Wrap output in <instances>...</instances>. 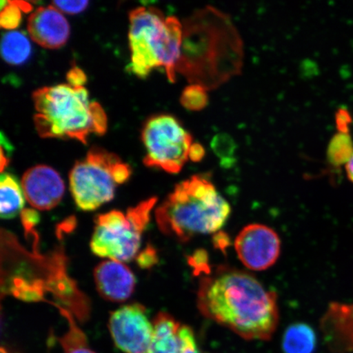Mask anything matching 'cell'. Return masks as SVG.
I'll use <instances>...</instances> for the list:
<instances>
[{"label": "cell", "instance_id": "6da1fadb", "mask_svg": "<svg viewBox=\"0 0 353 353\" xmlns=\"http://www.w3.org/2000/svg\"><path fill=\"white\" fill-rule=\"evenodd\" d=\"M196 300L203 316L245 341H269L279 322L276 293L235 268L221 266L203 277Z\"/></svg>", "mask_w": 353, "mask_h": 353}, {"label": "cell", "instance_id": "7a4b0ae2", "mask_svg": "<svg viewBox=\"0 0 353 353\" xmlns=\"http://www.w3.org/2000/svg\"><path fill=\"white\" fill-rule=\"evenodd\" d=\"M182 54L176 72L207 90L241 72L243 42L230 17L208 6L185 20Z\"/></svg>", "mask_w": 353, "mask_h": 353}, {"label": "cell", "instance_id": "3957f363", "mask_svg": "<svg viewBox=\"0 0 353 353\" xmlns=\"http://www.w3.org/2000/svg\"><path fill=\"white\" fill-rule=\"evenodd\" d=\"M231 214V206L202 175L176 185L154 212L159 229L181 242L217 232Z\"/></svg>", "mask_w": 353, "mask_h": 353}, {"label": "cell", "instance_id": "277c9868", "mask_svg": "<svg viewBox=\"0 0 353 353\" xmlns=\"http://www.w3.org/2000/svg\"><path fill=\"white\" fill-rule=\"evenodd\" d=\"M35 129L41 138L70 139L87 143L88 136L103 135L108 118L101 105L91 101L85 87L57 85L34 92Z\"/></svg>", "mask_w": 353, "mask_h": 353}, {"label": "cell", "instance_id": "5b68a950", "mask_svg": "<svg viewBox=\"0 0 353 353\" xmlns=\"http://www.w3.org/2000/svg\"><path fill=\"white\" fill-rule=\"evenodd\" d=\"M130 21V72L144 79L153 69L165 68L168 79L174 83L182 54V22L173 16L165 17L154 7L135 8Z\"/></svg>", "mask_w": 353, "mask_h": 353}, {"label": "cell", "instance_id": "8992f818", "mask_svg": "<svg viewBox=\"0 0 353 353\" xmlns=\"http://www.w3.org/2000/svg\"><path fill=\"white\" fill-rule=\"evenodd\" d=\"M131 173L130 166L117 154L94 147L70 171L74 201L81 210H95L112 200L117 188L127 182Z\"/></svg>", "mask_w": 353, "mask_h": 353}, {"label": "cell", "instance_id": "52a82bcc", "mask_svg": "<svg viewBox=\"0 0 353 353\" xmlns=\"http://www.w3.org/2000/svg\"><path fill=\"white\" fill-rule=\"evenodd\" d=\"M157 202V198L152 197L132 207L125 214L112 210L98 215L91 240L92 252L121 263L134 259Z\"/></svg>", "mask_w": 353, "mask_h": 353}, {"label": "cell", "instance_id": "ba28073f", "mask_svg": "<svg viewBox=\"0 0 353 353\" xmlns=\"http://www.w3.org/2000/svg\"><path fill=\"white\" fill-rule=\"evenodd\" d=\"M142 139L145 149V166L178 174L189 159L192 136L170 114H159L149 119L145 123Z\"/></svg>", "mask_w": 353, "mask_h": 353}, {"label": "cell", "instance_id": "9c48e42d", "mask_svg": "<svg viewBox=\"0 0 353 353\" xmlns=\"http://www.w3.org/2000/svg\"><path fill=\"white\" fill-rule=\"evenodd\" d=\"M109 330L114 344L122 352H148L153 336V324L141 304H129L112 312Z\"/></svg>", "mask_w": 353, "mask_h": 353}, {"label": "cell", "instance_id": "30bf717a", "mask_svg": "<svg viewBox=\"0 0 353 353\" xmlns=\"http://www.w3.org/2000/svg\"><path fill=\"white\" fill-rule=\"evenodd\" d=\"M234 245L241 262L253 271H264L273 266L281 249L278 234L266 225L259 223L243 228Z\"/></svg>", "mask_w": 353, "mask_h": 353}, {"label": "cell", "instance_id": "8fae6325", "mask_svg": "<svg viewBox=\"0 0 353 353\" xmlns=\"http://www.w3.org/2000/svg\"><path fill=\"white\" fill-rule=\"evenodd\" d=\"M21 188L29 204L39 210H50L64 196L63 179L52 168L39 165L30 168L21 179Z\"/></svg>", "mask_w": 353, "mask_h": 353}, {"label": "cell", "instance_id": "7c38bea8", "mask_svg": "<svg viewBox=\"0 0 353 353\" xmlns=\"http://www.w3.org/2000/svg\"><path fill=\"white\" fill-rule=\"evenodd\" d=\"M30 37L39 46L57 50L65 46L70 37V25L54 6L39 7L29 17Z\"/></svg>", "mask_w": 353, "mask_h": 353}, {"label": "cell", "instance_id": "4fadbf2b", "mask_svg": "<svg viewBox=\"0 0 353 353\" xmlns=\"http://www.w3.org/2000/svg\"><path fill=\"white\" fill-rule=\"evenodd\" d=\"M94 281L99 294L110 302L121 303L131 297L136 278L130 269L116 260H105L94 269Z\"/></svg>", "mask_w": 353, "mask_h": 353}, {"label": "cell", "instance_id": "5bb4252c", "mask_svg": "<svg viewBox=\"0 0 353 353\" xmlns=\"http://www.w3.org/2000/svg\"><path fill=\"white\" fill-rule=\"evenodd\" d=\"M321 326L330 351L347 353L353 350V303H331Z\"/></svg>", "mask_w": 353, "mask_h": 353}, {"label": "cell", "instance_id": "9a60e30c", "mask_svg": "<svg viewBox=\"0 0 353 353\" xmlns=\"http://www.w3.org/2000/svg\"><path fill=\"white\" fill-rule=\"evenodd\" d=\"M152 324L153 336L147 353H179V322L169 313L161 312Z\"/></svg>", "mask_w": 353, "mask_h": 353}, {"label": "cell", "instance_id": "2e32d148", "mask_svg": "<svg viewBox=\"0 0 353 353\" xmlns=\"http://www.w3.org/2000/svg\"><path fill=\"white\" fill-rule=\"evenodd\" d=\"M24 193L17 180L10 174L0 179V215L3 219L15 218L23 211Z\"/></svg>", "mask_w": 353, "mask_h": 353}, {"label": "cell", "instance_id": "e0dca14e", "mask_svg": "<svg viewBox=\"0 0 353 353\" xmlns=\"http://www.w3.org/2000/svg\"><path fill=\"white\" fill-rule=\"evenodd\" d=\"M316 347V335L310 325L295 323L289 326L282 339L284 353H313Z\"/></svg>", "mask_w": 353, "mask_h": 353}, {"label": "cell", "instance_id": "ac0fdd59", "mask_svg": "<svg viewBox=\"0 0 353 353\" xmlns=\"http://www.w3.org/2000/svg\"><path fill=\"white\" fill-rule=\"evenodd\" d=\"M1 54L8 64L20 65L26 63L32 55V46L28 37L20 32L4 34L1 42Z\"/></svg>", "mask_w": 353, "mask_h": 353}, {"label": "cell", "instance_id": "d6986e66", "mask_svg": "<svg viewBox=\"0 0 353 353\" xmlns=\"http://www.w3.org/2000/svg\"><path fill=\"white\" fill-rule=\"evenodd\" d=\"M51 303L59 308L61 315L64 316L68 322V330L59 339L64 353H96L88 345L86 335L81 328L78 327L72 313L68 309L59 306V304Z\"/></svg>", "mask_w": 353, "mask_h": 353}, {"label": "cell", "instance_id": "ffe728a7", "mask_svg": "<svg viewBox=\"0 0 353 353\" xmlns=\"http://www.w3.org/2000/svg\"><path fill=\"white\" fill-rule=\"evenodd\" d=\"M353 154V141L350 130L339 131L327 148V160L331 165L339 168L346 165Z\"/></svg>", "mask_w": 353, "mask_h": 353}, {"label": "cell", "instance_id": "44dd1931", "mask_svg": "<svg viewBox=\"0 0 353 353\" xmlns=\"http://www.w3.org/2000/svg\"><path fill=\"white\" fill-rule=\"evenodd\" d=\"M32 6L24 1H1L0 25L2 28L13 30L19 28L21 21V12L32 10Z\"/></svg>", "mask_w": 353, "mask_h": 353}, {"label": "cell", "instance_id": "7402d4cb", "mask_svg": "<svg viewBox=\"0 0 353 353\" xmlns=\"http://www.w3.org/2000/svg\"><path fill=\"white\" fill-rule=\"evenodd\" d=\"M207 90L199 85H191L184 88L181 95L180 101L183 107L192 112H200L209 103Z\"/></svg>", "mask_w": 353, "mask_h": 353}, {"label": "cell", "instance_id": "603a6c76", "mask_svg": "<svg viewBox=\"0 0 353 353\" xmlns=\"http://www.w3.org/2000/svg\"><path fill=\"white\" fill-rule=\"evenodd\" d=\"M236 147L232 137L226 134L216 135L211 143L212 149L220 158H231L236 151Z\"/></svg>", "mask_w": 353, "mask_h": 353}, {"label": "cell", "instance_id": "cb8c5ba5", "mask_svg": "<svg viewBox=\"0 0 353 353\" xmlns=\"http://www.w3.org/2000/svg\"><path fill=\"white\" fill-rule=\"evenodd\" d=\"M179 339V353H201V352L199 351L195 334H194L191 327L187 325H181Z\"/></svg>", "mask_w": 353, "mask_h": 353}, {"label": "cell", "instance_id": "d4e9b609", "mask_svg": "<svg viewBox=\"0 0 353 353\" xmlns=\"http://www.w3.org/2000/svg\"><path fill=\"white\" fill-rule=\"evenodd\" d=\"M88 6V1H60L59 0L52 3V6L56 8L57 10L68 14H78L85 11Z\"/></svg>", "mask_w": 353, "mask_h": 353}, {"label": "cell", "instance_id": "484cf974", "mask_svg": "<svg viewBox=\"0 0 353 353\" xmlns=\"http://www.w3.org/2000/svg\"><path fill=\"white\" fill-rule=\"evenodd\" d=\"M203 251H197L195 254L189 258L188 262L191 266L195 269V272H205L209 274L210 272L208 262H207V256L203 254Z\"/></svg>", "mask_w": 353, "mask_h": 353}, {"label": "cell", "instance_id": "4316f807", "mask_svg": "<svg viewBox=\"0 0 353 353\" xmlns=\"http://www.w3.org/2000/svg\"><path fill=\"white\" fill-rule=\"evenodd\" d=\"M66 79H68V85L72 87H83L87 81L85 73L77 66H74L69 70L66 74Z\"/></svg>", "mask_w": 353, "mask_h": 353}, {"label": "cell", "instance_id": "83f0119b", "mask_svg": "<svg viewBox=\"0 0 353 353\" xmlns=\"http://www.w3.org/2000/svg\"><path fill=\"white\" fill-rule=\"evenodd\" d=\"M139 266L143 268L152 267L157 263V251L152 247H148L142 254L139 256Z\"/></svg>", "mask_w": 353, "mask_h": 353}, {"label": "cell", "instance_id": "f1b7e54d", "mask_svg": "<svg viewBox=\"0 0 353 353\" xmlns=\"http://www.w3.org/2000/svg\"><path fill=\"white\" fill-rule=\"evenodd\" d=\"M39 215L34 210H25L21 212V221L25 230L29 232L39 222Z\"/></svg>", "mask_w": 353, "mask_h": 353}, {"label": "cell", "instance_id": "f546056e", "mask_svg": "<svg viewBox=\"0 0 353 353\" xmlns=\"http://www.w3.org/2000/svg\"><path fill=\"white\" fill-rule=\"evenodd\" d=\"M351 122V117L346 110H339L336 114V123L339 131H347Z\"/></svg>", "mask_w": 353, "mask_h": 353}, {"label": "cell", "instance_id": "4dcf8cb0", "mask_svg": "<svg viewBox=\"0 0 353 353\" xmlns=\"http://www.w3.org/2000/svg\"><path fill=\"white\" fill-rule=\"evenodd\" d=\"M205 150L200 143H192L189 152V159L193 162H199L205 157Z\"/></svg>", "mask_w": 353, "mask_h": 353}, {"label": "cell", "instance_id": "1f68e13d", "mask_svg": "<svg viewBox=\"0 0 353 353\" xmlns=\"http://www.w3.org/2000/svg\"><path fill=\"white\" fill-rule=\"evenodd\" d=\"M345 168L347 178L353 183V154L350 161H348L347 164L345 165Z\"/></svg>", "mask_w": 353, "mask_h": 353}, {"label": "cell", "instance_id": "d6a6232c", "mask_svg": "<svg viewBox=\"0 0 353 353\" xmlns=\"http://www.w3.org/2000/svg\"><path fill=\"white\" fill-rule=\"evenodd\" d=\"M0 353H11L10 352H8V350H6V347H1V352Z\"/></svg>", "mask_w": 353, "mask_h": 353}]
</instances>
